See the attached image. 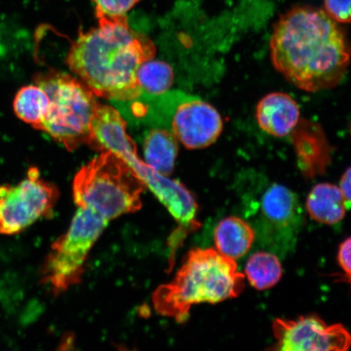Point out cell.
I'll return each mask as SVG.
<instances>
[{"instance_id":"1","label":"cell","mask_w":351,"mask_h":351,"mask_svg":"<svg viewBox=\"0 0 351 351\" xmlns=\"http://www.w3.org/2000/svg\"><path fill=\"white\" fill-rule=\"evenodd\" d=\"M274 69L306 92L332 89L343 80L351 61L346 33L326 11L296 7L280 16L270 40Z\"/></svg>"},{"instance_id":"2","label":"cell","mask_w":351,"mask_h":351,"mask_svg":"<svg viewBox=\"0 0 351 351\" xmlns=\"http://www.w3.org/2000/svg\"><path fill=\"white\" fill-rule=\"evenodd\" d=\"M155 54L151 40L132 32L124 16L99 20L97 28L79 33L66 64L96 96L126 102L143 95L138 69Z\"/></svg>"},{"instance_id":"3","label":"cell","mask_w":351,"mask_h":351,"mask_svg":"<svg viewBox=\"0 0 351 351\" xmlns=\"http://www.w3.org/2000/svg\"><path fill=\"white\" fill-rule=\"evenodd\" d=\"M245 275L234 260L217 250H192L172 282L158 287L152 302L158 313L179 323L187 319L192 306L217 304L243 292Z\"/></svg>"},{"instance_id":"4","label":"cell","mask_w":351,"mask_h":351,"mask_svg":"<svg viewBox=\"0 0 351 351\" xmlns=\"http://www.w3.org/2000/svg\"><path fill=\"white\" fill-rule=\"evenodd\" d=\"M147 188L121 157L106 151L78 171L73 199L78 208L93 210L109 222L141 208Z\"/></svg>"},{"instance_id":"5","label":"cell","mask_w":351,"mask_h":351,"mask_svg":"<svg viewBox=\"0 0 351 351\" xmlns=\"http://www.w3.org/2000/svg\"><path fill=\"white\" fill-rule=\"evenodd\" d=\"M254 177L241 199L263 247L284 256L295 247L304 222L300 202L287 186Z\"/></svg>"},{"instance_id":"6","label":"cell","mask_w":351,"mask_h":351,"mask_svg":"<svg viewBox=\"0 0 351 351\" xmlns=\"http://www.w3.org/2000/svg\"><path fill=\"white\" fill-rule=\"evenodd\" d=\"M49 98V109L40 130L69 151L90 145L92 121L99 105L89 87L69 74L50 71L34 77Z\"/></svg>"},{"instance_id":"7","label":"cell","mask_w":351,"mask_h":351,"mask_svg":"<svg viewBox=\"0 0 351 351\" xmlns=\"http://www.w3.org/2000/svg\"><path fill=\"white\" fill-rule=\"evenodd\" d=\"M108 221L93 210L78 208L71 225L51 245L41 269V282L60 295L80 282L88 256Z\"/></svg>"},{"instance_id":"8","label":"cell","mask_w":351,"mask_h":351,"mask_svg":"<svg viewBox=\"0 0 351 351\" xmlns=\"http://www.w3.org/2000/svg\"><path fill=\"white\" fill-rule=\"evenodd\" d=\"M58 188L44 181L37 168L16 185L0 186V234H20L33 223L53 214Z\"/></svg>"},{"instance_id":"9","label":"cell","mask_w":351,"mask_h":351,"mask_svg":"<svg viewBox=\"0 0 351 351\" xmlns=\"http://www.w3.org/2000/svg\"><path fill=\"white\" fill-rule=\"evenodd\" d=\"M274 350L345 351L351 346L350 332L342 324L328 326L317 315L295 320L276 319L273 324Z\"/></svg>"},{"instance_id":"10","label":"cell","mask_w":351,"mask_h":351,"mask_svg":"<svg viewBox=\"0 0 351 351\" xmlns=\"http://www.w3.org/2000/svg\"><path fill=\"white\" fill-rule=\"evenodd\" d=\"M170 131L188 149H201L217 141L223 130V121L212 105L194 96L177 94L176 105L169 97Z\"/></svg>"},{"instance_id":"11","label":"cell","mask_w":351,"mask_h":351,"mask_svg":"<svg viewBox=\"0 0 351 351\" xmlns=\"http://www.w3.org/2000/svg\"><path fill=\"white\" fill-rule=\"evenodd\" d=\"M256 117L263 131L276 138H284L300 124V108L291 95L273 92L258 103Z\"/></svg>"},{"instance_id":"12","label":"cell","mask_w":351,"mask_h":351,"mask_svg":"<svg viewBox=\"0 0 351 351\" xmlns=\"http://www.w3.org/2000/svg\"><path fill=\"white\" fill-rule=\"evenodd\" d=\"M256 232L244 219L229 217L218 223L214 232V241L217 251L226 256L238 260L252 247Z\"/></svg>"},{"instance_id":"13","label":"cell","mask_w":351,"mask_h":351,"mask_svg":"<svg viewBox=\"0 0 351 351\" xmlns=\"http://www.w3.org/2000/svg\"><path fill=\"white\" fill-rule=\"evenodd\" d=\"M346 209L341 189L333 184H317L307 197V213L319 223L335 225L343 219Z\"/></svg>"},{"instance_id":"14","label":"cell","mask_w":351,"mask_h":351,"mask_svg":"<svg viewBox=\"0 0 351 351\" xmlns=\"http://www.w3.org/2000/svg\"><path fill=\"white\" fill-rule=\"evenodd\" d=\"M143 150L146 164L151 168L166 177L173 173L178 142L172 132L160 129L149 131L145 136Z\"/></svg>"},{"instance_id":"15","label":"cell","mask_w":351,"mask_h":351,"mask_svg":"<svg viewBox=\"0 0 351 351\" xmlns=\"http://www.w3.org/2000/svg\"><path fill=\"white\" fill-rule=\"evenodd\" d=\"M49 98L37 84L21 87L13 100L16 116L35 130H40L49 109Z\"/></svg>"},{"instance_id":"16","label":"cell","mask_w":351,"mask_h":351,"mask_svg":"<svg viewBox=\"0 0 351 351\" xmlns=\"http://www.w3.org/2000/svg\"><path fill=\"white\" fill-rule=\"evenodd\" d=\"M283 274L282 263L275 254L260 252L252 254L245 267L250 284L258 291L275 287Z\"/></svg>"},{"instance_id":"17","label":"cell","mask_w":351,"mask_h":351,"mask_svg":"<svg viewBox=\"0 0 351 351\" xmlns=\"http://www.w3.org/2000/svg\"><path fill=\"white\" fill-rule=\"evenodd\" d=\"M137 79L143 91L158 96L165 94L172 86L173 72L168 64L151 60L140 66Z\"/></svg>"},{"instance_id":"18","label":"cell","mask_w":351,"mask_h":351,"mask_svg":"<svg viewBox=\"0 0 351 351\" xmlns=\"http://www.w3.org/2000/svg\"><path fill=\"white\" fill-rule=\"evenodd\" d=\"M98 20L116 19L126 16L139 0H93Z\"/></svg>"},{"instance_id":"19","label":"cell","mask_w":351,"mask_h":351,"mask_svg":"<svg viewBox=\"0 0 351 351\" xmlns=\"http://www.w3.org/2000/svg\"><path fill=\"white\" fill-rule=\"evenodd\" d=\"M326 12L339 23L351 22V0H324Z\"/></svg>"},{"instance_id":"20","label":"cell","mask_w":351,"mask_h":351,"mask_svg":"<svg viewBox=\"0 0 351 351\" xmlns=\"http://www.w3.org/2000/svg\"><path fill=\"white\" fill-rule=\"evenodd\" d=\"M337 261L343 271L342 280L351 284V238L346 239L340 245Z\"/></svg>"},{"instance_id":"21","label":"cell","mask_w":351,"mask_h":351,"mask_svg":"<svg viewBox=\"0 0 351 351\" xmlns=\"http://www.w3.org/2000/svg\"><path fill=\"white\" fill-rule=\"evenodd\" d=\"M339 188L344 196L346 208L351 209V167L342 175Z\"/></svg>"},{"instance_id":"22","label":"cell","mask_w":351,"mask_h":351,"mask_svg":"<svg viewBox=\"0 0 351 351\" xmlns=\"http://www.w3.org/2000/svg\"><path fill=\"white\" fill-rule=\"evenodd\" d=\"M350 131H351V128H350Z\"/></svg>"}]
</instances>
